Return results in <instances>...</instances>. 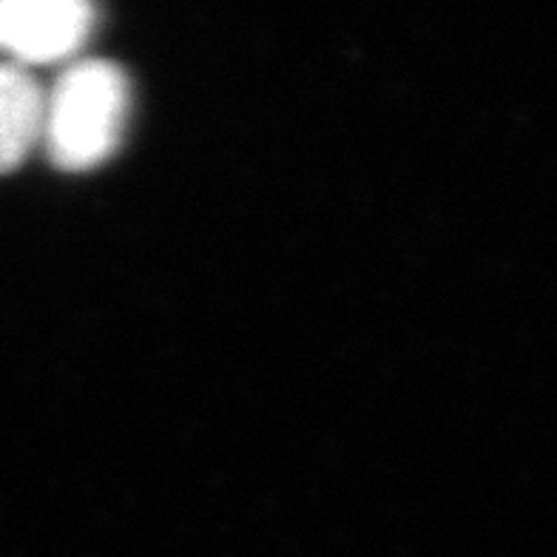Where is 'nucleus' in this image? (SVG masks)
<instances>
[{"label":"nucleus","instance_id":"obj_1","mask_svg":"<svg viewBox=\"0 0 557 557\" xmlns=\"http://www.w3.org/2000/svg\"><path fill=\"white\" fill-rule=\"evenodd\" d=\"M128 109L132 86L117 63H74L46 97L40 134L46 154L63 171L95 169L117 151Z\"/></svg>","mask_w":557,"mask_h":557},{"label":"nucleus","instance_id":"obj_2","mask_svg":"<svg viewBox=\"0 0 557 557\" xmlns=\"http://www.w3.org/2000/svg\"><path fill=\"white\" fill-rule=\"evenodd\" d=\"M95 9L83 0H3L0 46L21 63H54L86 44Z\"/></svg>","mask_w":557,"mask_h":557},{"label":"nucleus","instance_id":"obj_3","mask_svg":"<svg viewBox=\"0 0 557 557\" xmlns=\"http://www.w3.org/2000/svg\"><path fill=\"white\" fill-rule=\"evenodd\" d=\"M44 88L26 69L0 63V174L15 171L44 134Z\"/></svg>","mask_w":557,"mask_h":557}]
</instances>
